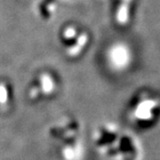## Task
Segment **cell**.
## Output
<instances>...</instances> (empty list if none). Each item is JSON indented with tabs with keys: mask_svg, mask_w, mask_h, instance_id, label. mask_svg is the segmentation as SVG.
Here are the masks:
<instances>
[{
	"mask_svg": "<svg viewBox=\"0 0 160 160\" xmlns=\"http://www.w3.org/2000/svg\"><path fill=\"white\" fill-rule=\"evenodd\" d=\"M152 106H154V102H150V101H147L142 102L140 107L138 108L137 111H136V116L139 118H149L150 117V112L149 110L152 108Z\"/></svg>",
	"mask_w": 160,
	"mask_h": 160,
	"instance_id": "6da1fadb",
	"label": "cell"
},
{
	"mask_svg": "<svg viewBox=\"0 0 160 160\" xmlns=\"http://www.w3.org/2000/svg\"><path fill=\"white\" fill-rule=\"evenodd\" d=\"M118 21L120 23H126L128 19V6L127 3L123 4L118 11Z\"/></svg>",
	"mask_w": 160,
	"mask_h": 160,
	"instance_id": "7a4b0ae2",
	"label": "cell"
},
{
	"mask_svg": "<svg viewBox=\"0 0 160 160\" xmlns=\"http://www.w3.org/2000/svg\"><path fill=\"white\" fill-rule=\"evenodd\" d=\"M42 81H43V88H44V90L46 92L51 91L52 88L51 79L48 77H44Z\"/></svg>",
	"mask_w": 160,
	"mask_h": 160,
	"instance_id": "3957f363",
	"label": "cell"
},
{
	"mask_svg": "<svg viewBox=\"0 0 160 160\" xmlns=\"http://www.w3.org/2000/svg\"><path fill=\"white\" fill-rule=\"evenodd\" d=\"M6 88L3 86H0V102H6Z\"/></svg>",
	"mask_w": 160,
	"mask_h": 160,
	"instance_id": "277c9868",
	"label": "cell"
}]
</instances>
